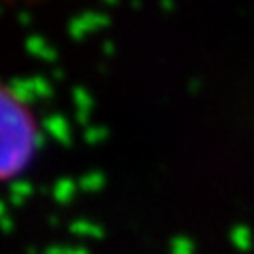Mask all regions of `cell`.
<instances>
[{"instance_id":"cell-1","label":"cell","mask_w":254,"mask_h":254,"mask_svg":"<svg viewBox=\"0 0 254 254\" xmlns=\"http://www.w3.org/2000/svg\"><path fill=\"white\" fill-rule=\"evenodd\" d=\"M41 144L34 110L11 85L0 81V182L28 170Z\"/></svg>"}]
</instances>
